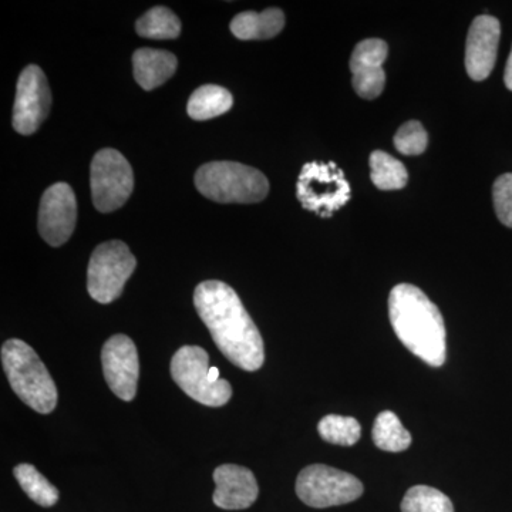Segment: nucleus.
Segmentation results:
<instances>
[{"mask_svg":"<svg viewBox=\"0 0 512 512\" xmlns=\"http://www.w3.org/2000/svg\"><path fill=\"white\" fill-rule=\"evenodd\" d=\"M194 305L215 345L239 369L255 372L265 362L264 340L237 292L221 281L197 286Z\"/></svg>","mask_w":512,"mask_h":512,"instance_id":"f257e3e1","label":"nucleus"},{"mask_svg":"<svg viewBox=\"0 0 512 512\" xmlns=\"http://www.w3.org/2000/svg\"><path fill=\"white\" fill-rule=\"evenodd\" d=\"M389 318L397 338L414 356L433 367L444 365L446 325L426 293L410 284L394 286L389 296Z\"/></svg>","mask_w":512,"mask_h":512,"instance_id":"f03ea898","label":"nucleus"},{"mask_svg":"<svg viewBox=\"0 0 512 512\" xmlns=\"http://www.w3.org/2000/svg\"><path fill=\"white\" fill-rule=\"evenodd\" d=\"M2 363L13 392L23 403L42 414L56 409V384L28 343L19 339L3 343Z\"/></svg>","mask_w":512,"mask_h":512,"instance_id":"7ed1b4c3","label":"nucleus"},{"mask_svg":"<svg viewBox=\"0 0 512 512\" xmlns=\"http://www.w3.org/2000/svg\"><path fill=\"white\" fill-rule=\"evenodd\" d=\"M195 185L204 197L221 204H255L269 192L268 178L261 171L232 161L202 165Z\"/></svg>","mask_w":512,"mask_h":512,"instance_id":"20e7f679","label":"nucleus"},{"mask_svg":"<svg viewBox=\"0 0 512 512\" xmlns=\"http://www.w3.org/2000/svg\"><path fill=\"white\" fill-rule=\"evenodd\" d=\"M171 375L185 394L204 406L220 407L231 400L232 387L200 346H183L171 360Z\"/></svg>","mask_w":512,"mask_h":512,"instance_id":"39448f33","label":"nucleus"},{"mask_svg":"<svg viewBox=\"0 0 512 512\" xmlns=\"http://www.w3.org/2000/svg\"><path fill=\"white\" fill-rule=\"evenodd\" d=\"M349 181L339 165L313 161L303 165L296 184V195L306 211L330 218L350 200Z\"/></svg>","mask_w":512,"mask_h":512,"instance_id":"423d86ee","label":"nucleus"},{"mask_svg":"<svg viewBox=\"0 0 512 512\" xmlns=\"http://www.w3.org/2000/svg\"><path fill=\"white\" fill-rule=\"evenodd\" d=\"M136 265V258L124 242L109 241L99 245L94 249L87 271L90 296L104 305L116 301Z\"/></svg>","mask_w":512,"mask_h":512,"instance_id":"0eeeda50","label":"nucleus"},{"mask_svg":"<svg viewBox=\"0 0 512 512\" xmlns=\"http://www.w3.org/2000/svg\"><path fill=\"white\" fill-rule=\"evenodd\" d=\"M296 494L312 508L336 507L356 501L363 494V484L338 468L313 464L299 473Z\"/></svg>","mask_w":512,"mask_h":512,"instance_id":"6e6552de","label":"nucleus"},{"mask_svg":"<svg viewBox=\"0 0 512 512\" xmlns=\"http://www.w3.org/2000/svg\"><path fill=\"white\" fill-rule=\"evenodd\" d=\"M90 185L94 207L113 212L126 204L134 188L131 165L119 151L104 148L93 158Z\"/></svg>","mask_w":512,"mask_h":512,"instance_id":"1a4fd4ad","label":"nucleus"},{"mask_svg":"<svg viewBox=\"0 0 512 512\" xmlns=\"http://www.w3.org/2000/svg\"><path fill=\"white\" fill-rule=\"evenodd\" d=\"M52 93L43 70L30 64L20 74L13 107V127L23 136L36 133L49 116Z\"/></svg>","mask_w":512,"mask_h":512,"instance_id":"9d476101","label":"nucleus"},{"mask_svg":"<svg viewBox=\"0 0 512 512\" xmlns=\"http://www.w3.org/2000/svg\"><path fill=\"white\" fill-rule=\"evenodd\" d=\"M104 377L111 392L124 402H131L137 394L140 360L133 340L126 335H114L101 350Z\"/></svg>","mask_w":512,"mask_h":512,"instance_id":"9b49d317","label":"nucleus"},{"mask_svg":"<svg viewBox=\"0 0 512 512\" xmlns=\"http://www.w3.org/2000/svg\"><path fill=\"white\" fill-rule=\"evenodd\" d=\"M77 220V202L69 184L47 188L40 201L39 232L47 244L60 247L72 237Z\"/></svg>","mask_w":512,"mask_h":512,"instance_id":"f8f14e48","label":"nucleus"},{"mask_svg":"<svg viewBox=\"0 0 512 512\" xmlns=\"http://www.w3.org/2000/svg\"><path fill=\"white\" fill-rule=\"evenodd\" d=\"M501 25L493 16H478L468 30L466 69L468 76L483 82L493 72L500 43Z\"/></svg>","mask_w":512,"mask_h":512,"instance_id":"ddd939ff","label":"nucleus"},{"mask_svg":"<svg viewBox=\"0 0 512 512\" xmlns=\"http://www.w3.org/2000/svg\"><path fill=\"white\" fill-rule=\"evenodd\" d=\"M214 504L222 510H245L258 498L259 488L254 473L237 464H224L214 471Z\"/></svg>","mask_w":512,"mask_h":512,"instance_id":"4468645a","label":"nucleus"},{"mask_svg":"<svg viewBox=\"0 0 512 512\" xmlns=\"http://www.w3.org/2000/svg\"><path fill=\"white\" fill-rule=\"evenodd\" d=\"M177 57L167 50L138 49L133 56L134 77L144 90L157 89L170 80L177 70Z\"/></svg>","mask_w":512,"mask_h":512,"instance_id":"2eb2a0df","label":"nucleus"},{"mask_svg":"<svg viewBox=\"0 0 512 512\" xmlns=\"http://www.w3.org/2000/svg\"><path fill=\"white\" fill-rule=\"evenodd\" d=\"M285 15L281 9H266L264 12H244L231 22L232 35L241 40L271 39L282 32Z\"/></svg>","mask_w":512,"mask_h":512,"instance_id":"dca6fc26","label":"nucleus"},{"mask_svg":"<svg viewBox=\"0 0 512 512\" xmlns=\"http://www.w3.org/2000/svg\"><path fill=\"white\" fill-rule=\"evenodd\" d=\"M234 97L224 87L217 84H205L195 90L188 100V116L192 120L205 121L215 119L231 110Z\"/></svg>","mask_w":512,"mask_h":512,"instance_id":"f3484780","label":"nucleus"},{"mask_svg":"<svg viewBox=\"0 0 512 512\" xmlns=\"http://www.w3.org/2000/svg\"><path fill=\"white\" fill-rule=\"evenodd\" d=\"M372 437L376 447L389 453H400L412 444V434L406 430L399 417L389 410L376 417Z\"/></svg>","mask_w":512,"mask_h":512,"instance_id":"a211bd4d","label":"nucleus"},{"mask_svg":"<svg viewBox=\"0 0 512 512\" xmlns=\"http://www.w3.org/2000/svg\"><path fill=\"white\" fill-rule=\"evenodd\" d=\"M370 170H372V181L379 190L393 191L402 190L409 181V173L402 161L384 153L375 151L370 156Z\"/></svg>","mask_w":512,"mask_h":512,"instance_id":"6ab92c4d","label":"nucleus"},{"mask_svg":"<svg viewBox=\"0 0 512 512\" xmlns=\"http://www.w3.org/2000/svg\"><path fill=\"white\" fill-rule=\"evenodd\" d=\"M138 35L148 39H177L181 33V22L170 9L157 6L137 20Z\"/></svg>","mask_w":512,"mask_h":512,"instance_id":"aec40b11","label":"nucleus"},{"mask_svg":"<svg viewBox=\"0 0 512 512\" xmlns=\"http://www.w3.org/2000/svg\"><path fill=\"white\" fill-rule=\"evenodd\" d=\"M15 477L30 500L42 507H53L59 500V491L49 483L32 464H20L15 468Z\"/></svg>","mask_w":512,"mask_h":512,"instance_id":"412c9836","label":"nucleus"},{"mask_svg":"<svg viewBox=\"0 0 512 512\" xmlns=\"http://www.w3.org/2000/svg\"><path fill=\"white\" fill-rule=\"evenodd\" d=\"M318 431L319 436L326 443L336 444V446H353L362 436L359 421L353 417L338 416V414L323 417L319 421Z\"/></svg>","mask_w":512,"mask_h":512,"instance_id":"4be33fe9","label":"nucleus"},{"mask_svg":"<svg viewBox=\"0 0 512 512\" xmlns=\"http://www.w3.org/2000/svg\"><path fill=\"white\" fill-rule=\"evenodd\" d=\"M402 512H454V507L450 498L436 488L414 485L404 495Z\"/></svg>","mask_w":512,"mask_h":512,"instance_id":"5701e85b","label":"nucleus"},{"mask_svg":"<svg viewBox=\"0 0 512 512\" xmlns=\"http://www.w3.org/2000/svg\"><path fill=\"white\" fill-rule=\"evenodd\" d=\"M389 55V47L382 39H366L360 42L350 57V70L352 73L359 70L379 69L383 67Z\"/></svg>","mask_w":512,"mask_h":512,"instance_id":"b1692460","label":"nucleus"},{"mask_svg":"<svg viewBox=\"0 0 512 512\" xmlns=\"http://www.w3.org/2000/svg\"><path fill=\"white\" fill-rule=\"evenodd\" d=\"M429 136L420 121L403 124L394 137V147L404 156H419L426 151Z\"/></svg>","mask_w":512,"mask_h":512,"instance_id":"393cba45","label":"nucleus"},{"mask_svg":"<svg viewBox=\"0 0 512 512\" xmlns=\"http://www.w3.org/2000/svg\"><path fill=\"white\" fill-rule=\"evenodd\" d=\"M353 89L362 99L375 100L383 93L386 84V73L379 69L359 70L353 73Z\"/></svg>","mask_w":512,"mask_h":512,"instance_id":"a878e982","label":"nucleus"},{"mask_svg":"<svg viewBox=\"0 0 512 512\" xmlns=\"http://www.w3.org/2000/svg\"><path fill=\"white\" fill-rule=\"evenodd\" d=\"M493 200L498 220L512 228V174L501 175L495 180Z\"/></svg>","mask_w":512,"mask_h":512,"instance_id":"bb28decb","label":"nucleus"},{"mask_svg":"<svg viewBox=\"0 0 512 512\" xmlns=\"http://www.w3.org/2000/svg\"><path fill=\"white\" fill-rule=\"evenodd\" d=\"M504 82L507 89L512 92V49L511 55L508 57L507 66H505Z\"/></svg>","mask_w":512,"mask_h":512,"instance_id":"cd10ccee","label":"nucleus"}]
</instances>
